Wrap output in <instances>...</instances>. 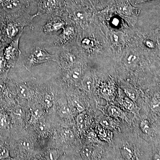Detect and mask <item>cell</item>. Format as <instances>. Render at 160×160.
Listing matches in <instances>:
<instances>
[{
	"label": "cell",
	"mask_w": 160,
	"mask_h": 160,
	"mask_svg": "<svg viewBox=\"0 0 160 160\" xmlns=\"http://www.w3.org/2000/svg\"><path fill=\"white\" fill-rule=\"evenodd\" d=\"M32 7L29 0H0V18L30 11Z\"/></svg>",
	"instance_id": "obj_4"
},
{
	"label": "cell",
	"mask_w": 160,
	"mask_h": 160,
	"mask_svg": "<svg viewBox=\"0 0 160 160\" xmlns=\"http://www.w3.org/2000/svg\"><path fill=\"white\" fill-rule=\"evenodd\" d=\"M46 126L45 123L43 122L40 123L38 126V129L41 132H44L46 130Z\"/></svg>",
	"instance_id": "obj_31"
},
{
	"label": "cell",
	"mask_w": 160,
	"mask_h": 160,
	"mask_svg": "<svg viewBox=\"0 0 160 160\" xmlns=\"http://www.w3.org/2000/svg\"><path fill=\"white\" fill-rule=\"evenodd\" d=\"M72 104L75 109L79 112H82L85 110V106L78 100H74Z\"/></svg>",
	"instance_id": "obj_27"
},
{
	"label": "cell",
	"mask_w": 160,
	"mask_h": 160,
	"mask_svg": "<svg viewBox=\"0 0 160 160\" xmlns=\"http://www.w3.org/2000/svg\"><path fill=\"white\" fill-rule=\"evenodd\" d=\"M121 153L126 160H135L136 156L133 149L129 145L123 146L121 149Z\"/></svg>",
	"instance_id": "obj_13"
},
{
	"label": "cell",
	"mask_w": 160,
	"mask_h": 160,
	"mask_svg": "<svg viewBox=\"0 0 160 160\" xmlns=\"http://www.w3.org/2000/svg\"><path fill=\"white\" fill-rule=\"evenodd\" d=\"M32 160H38L37 159L35 158V159H33Z\"/></svg>",
	"instance_id": "obj_35"
},
{
	"label": "cell",
	"mask_w": 160,
	"mask_h": 160,
	"mask_svg": "<svg viewBox=\"0 0 160 160\" xmlns=\"http://www.w3.org/2000/svg\"><path fill=\"white\" fill-rule=\"evenodd\" d=\"M56 62L62 69L69 68L81 62H86V59L78 48L76 42L59 48L55 53Z\"/></svg>",
	"instance_id": "obj_1"
},
{
	"label": "cell",
	"mask_w": 160,
	"mask_h": 160,
	"mask_svg": "<svg viewBox=\"0 0 160 160\" xmlns=\"http://www.w3.org/2000/svg\"><path fill=\"white\" fill-rule=\"evenodd\" d=\"M10 95L6 81H0V102L6 101Z\"/></svg>",
	"instance_id": "obj_15"
},
{
	"label": "cell",
	"mask_w": 160,
	"mask_h": 160,
	"mask_svg": "<svg viewBox=\"0 0 160 160\" xmlns=\"http://www.w3.org/2000/svg\"><path fill=\"white\" fill-rule=\"evenodd\" d=\"M44 102L46 107L48 108H51L53 105V96L51 93H46L44 97Z\"/></svg>",
	"instance_id": "obj_23"
},
{
	"label": "cell",
	"mask_w": 160,
	"mask_h": 160,
	"mask_svg": "<svg viewBox=\"0 0 160 160\" xmlns=\"http://www.w3.org/2000/svg\"><path fill=\"white\" fill-rule=\"evenodd\" d=\"M92 153V147L89 146H84L81 151V157L84 160H89Z\"/></svg>",
	"instance_id": "obj_17"
},
{
	"label": "cell",
	"mask_w": 160,
	"mask_h": 160,
	"mask_svg": "<svg viewBox=\"0 0 160 160\" xmlns=\"http://www.w3.org/2000/svg\"><path fill=\"white\" fill-rule=\"evenodd\" d=\"M122 104L123 106L126 109L128 110H132L134 107V104L133 101L130 99L129 98L126 97L123 100Z\"/></svg>",
	"instance_id": "obj_22"
},
{
	"label": "cell",
	"mask_w": 160,
	"mask_h": 160,
	"mask_svg": "<svg viewBox=\"0 0 160 160\" xmlns=\"http://www.w3.org/2000/svg\"><path fill=\"white\" fill-rule=\"evenodd\" d=\"M46 22L42 27V31L46 34L55 35L62 30L66 25V20L63 16L42 18Z\"/></svg>",
	"instance_id": "obj_7"
},
{
	"label": "cell",
	"mask_w": 160,
	"mask_h": 160,
	"mask_svg": "<svg viewBox=\"0 0 160 160\" xmlns=\"http://www.w3.org/2000/svg\"><path fill=\"white\" fill-rule=\"evenodd\" d=\"M140 129L145 134H149L150 131V126L147 120H143L141 121L140 125Z\"/></svg>",
	"instance_id": "obj_19"
},
{
	"label": "cell",
	"mask_w": 160,
	"mask_h": 160,
	"mask_svg": "<svg viewBox=\"0 0 160 160\" xmlns=\"http://www.w3.org/2000/svg\"><path fill=\"white\" fill-rule=\"evenodd\" d=\"M85 62L76 64L67 69H64L63 74L67 82L69 84H77L81 82L83 77V70Z\"/></svg>",
	"instance_id": "obj_8"
},
{
	"label": "cell",
	"mask_w": 160,
	"mask_h": 160,
	"mask_svg": "<svg viewBox=\"0 0 160 160\" xmlns=\"http://www.w3.org/2000/svg\"><path fill=\"white\" fill-rule=\"evenodd\" d=\"M70 113V109L67 105L63 104L60 106L59 109V113L61 117L67 118L69 116Z\"/></svg>",
	"instance_id": "obj_18"
},
{
	"label": "cell",
	"mask_w": 160,
	"mask_h": 160,
	"mask_svg": "<svg viewBox=\"0 0 160 160\" xmlns=\"http://www.w3.org/2000/svg\"><path fill=\"white\" fill-rule=\"evenodd\" d=\"M21 147L24 150L29 151L32 150L33 146L32 144L29 140L23 139L20 142Z\"/></svg>",
	"instance_id": "obj_21"
},
{
	"label": "cell",
	"mask_w": 160,
	"mask_h": 160,
	"mask_svg": "<svg viewBox=\"0 0 160 160\" xmlns=\"http://www.w3.org/2000/svg\"><path fill=\"white\" fill-rule=\"evenodd\" d=\"M109 7L114 14L125 20L129 25L133 26L137 22L140 10L132 6L130 0H115Z\"/></svg>",
	"instance_id": "obj_3"
},
{
	"label": "cell",
	"mask_w": 160,
	"mask_h": 160,
	"mask_svg": "<svg viewBox=\"0 0 160 160\" xmlns=\"http://www.w3.org/2000/svg\"><path fill=\"white\" fill-rule=\"evenodd\" d=\"M101 124H102L104 127H106V128H109L110 126L109 121L107 120H104L102 121V122H101Z\"/></svg>",
	"instance_id": "obj_33"
},
{
	"label": "cell",
	"mask_w": 160,
	"mask_h": 160,
	"mask_svg": "<svg viewBox=\"0 0 160 160\" xmlns=\"http://www.w3.org/2000/svg\"><path fill=\"white\" fill-rule=\"evenodd\" d=\"M56 54H52L42 47L34 46L26 52L24 60L23 66L28 71L34 66L48 62H55Z\"/></svg>",
	"instance_id": "obj_2"
},
{
	"label": "cell",
	"mask_w": 160,
	"mask_h": 160,
	"mask_svg": "<svg viewBox=\"0 0 160 160\" xmlns=\"http://www.w3.org/2000/svg\"><path fill=\"white\" fill-rule=\"evenodd\" d=\"M81 86L84 91L90 92L92 90L93 79L91 72L87 71L83 76L81 81Z\"/></svg>",
	"instance_id": "obj_10"
},
{
	"label": "cell",
	"mask_w": 160,
	"mask_h": 160,
	"mask_svg": "<svg viewBox=\"0 0 160 160\" xmlns=\"http://www.w3.org/2000/svg\"><path fill=\"white\" fill-rule=\"evenodd\" d=\"M62 136L67 140H71L73 138L72 131L69 129H64L62 131Z\"/></svg>",
	"instance_id": "obj_28"
},
{
	"label": "cell",
	"mask_w": 160,
	"mask_h": 160,
	"mask_svg": "<svg viewBox=\"0 0 160 160\" xmlns=\"http://www.w3.org/2000/svg\"><path fill=\"white\" fill-rule=\"evenodd\" d=\"M11 67L4 58L3 49L0 51V81H6Z\"/></svg>",
	"instance_id": "obj_9"
},
{
	"label": "cell",
	"mask_w": 160,
	"mask_h": 160,
	"mask_svg": "<svg viewBox=\"0 0 160 160\" xmlns=\"http://www.w3.org/2000/svg\"><path fill=\"white\" fill-rule=\"evenodd\" d=\"M1 160H13L12 158H7L3 159H2Z\"/></svg>",
	"instance_id": "obj_34"
},
{
	"label": "cell",
	"mask_w": 160,
	"mask_h": 160,
	"mask_svg": "<svg viewBox=\"0 0 160 160\" xmlns=\"http://www.w3.org/2000/svg\"><path fill=\"white\" fill-rule=\"evenodd\" d=\"M76 122L78 129L79 130H82L85 124V115L82 113L79 114L77 117Z\"/></svg>",
	"instance_id": "obj_20"
},
{
	"label": "cell",
	"mask_w": 160,
	"mask_h": 160,
	"mask_svg": "<svg viewBox=\"0 0 160 160\" xmlns=\"http://www.w3.org/2000/svg\"><path fill=\"white\" fill-rule=\"evenodd\" d=\"M78 34V29L75 26L66 24L59 34L54 37L52 46L59 49L76 42Z\"/></svg>",
	"instance_id": "obj_5"
},
{
	"label": "cell",
	"mask_w": 160,
	"mask_h": 160,
	"mask_svg": "<svg viewBox=\"0 0 160 160\" xmlns=\"http://www.w3.org/2000/svg\"><path fill=\"white\" fill-rule=\"evenodd\" d=\"M152 1H155V0H132V2L135 5H138V4L148 2ZM159 1H160V0H159Z\"/></svg>",
	"instance_id": "obj_32"
},
{
	"label": "cell",
	"mask_w": 160,
	"mask_h": 160,
	"mask_svg": "<svg viewBox=\"0 0 160 160\" xmlns=\"http://www.w3.org/2000/svg\"><path fill=\"white\" fill-rule=\"evenodd\" d=\"M96 10H102L111 6L115 0H89Z\"/></svg>",
	"instance_id": "obj_11"
},
{
	"label": "cell",
	"mask_w": 160,
	"mask_h": 160,
	"mask_svg": "<svg viewBox=\"0 0 160 160\" xmlns=\"http://www.w3.org/2000/svg\"><path fill=\"white\" fill-rule=\"evenodd\" d=\"M42 116V112L39 109H35L32 112L31 120L32 122L35 121H37L39 119L40 117Z\"/></svg>",
	"instance_id": "obj_29"
},
{
	"label": "cell",
	"mask_w": 160,
	"mask_h": 160,
	"mask_svg": "<svg viewBox=\"0 0 160 160\" xmlns=\"http://www.w3.org/2000/svg\"><path fill=\"white\" fill-rule=\"evenodd\" d=\"M22 34L8 43L3 49V54L8 65L11 68L13 67L18 60L21 54L19 49V42Z\"/></svg>",
	"instance_id": "obj_6"
},
{
	"label": "cell",
	"mask_w": 160,
	"mask_h": 160,
	"mask_svg": "<svg viewBox=\"0 0 160 160\" xmlns=\"http://www.w3.org/2000/svg\"><path fill=\"white\" fill-rule=\"evenodd\" d=\"M125 92L128 98L132 100V101H135L137 100L138 98L137 94L136 92L132 89H125Z\"/></svg>",
	"instance_id": "obj_26"
},
{
	"label": "cell",
	"mask_w": 160,
	"mask_h": 160,
	"mask_svg": "<svg viewBox=\"0 0 160 160\" xmlns=\"http://www.w3.org/2000/svg\"><path fill=\"white\" fill-rule=\"evenodd\" d=\"M151 107L154 110L160 109V99L158 98H154L151 102Z\"/></svg>",
	"instance_id": "obj_30"
},
{
	"label": "cell",
	"mask_w": 160,
	"mask_h": 160,
	"mask_svg": "<svg viewBox=\"0 0 160 160\" xmlns=\"http://www.w3.org/2000/svg\"><path fill=\"white\" fill-rule=\"evenodd\" d=\"M10 121L9 116L4 108L0 106V129L8 130L9 128Z\"/></svg>",
	"instance_id": "obj_12"
},
{
	"label": "cell",
	"mask_w": 160,
	"mask_h": 160,
	"mask_svg": "<svg viewBox=\"0 0 160 160\" xmlns=\"http://www.w3.org/2000/svg\"><path fill=\"white\" fill-rule=\"evenodd\" d=\"M58 157V152L57 150L51 149L47 152L46 158L47 160H57Z\"/></svg>",
	"instance_id": "obj_25"
},
{
	"label": "cell",
	"mask_w": 160,
	"mask_h": 160,
	"mask_svg": "<svg viewBox=\"0 0 160 160\" xmlns=\"http://www.w3.org/2000/svg\"><path fill=\"white\" fill-rule=\"evenodd\" d=\"M10 157L9 149L3 145H0V159Z\"/></svg>",
	"instance_id": "obj_24"
},
{
	"label": "cell",
	"mask_w": 160,
	"mask_h": 160,
	"mask_svg": "<svg viewBox=\"0 0 160 160\" xmlns=\"http://www.w3.org/2000/svg\"><path fill=\"white\" fill-rule=\"evenodd\" d=\"M138 56L135 53H132L130 52L127 53L124 57V64L128 67H132L134 66L137 63L138 61Z\"/></svg>",
	"instance_id": "obj_14"
},
{
	"label": "cell",
	"mask_w": 160,
	"mask_h": 160,
	"mask_svg": "<svg viewBox=\"0 0 160 160\" xmlns=\"http://www.w3.org/2000/svg\"><path fill=\"white\" fill-rule=\"evenodd\" d=\"M108 113L112 117L123 118L125 117V113L119 108L113 106H109L108 109Z\"/></svg>",
	"instance_id": "obj_16"
}]
</instances>
